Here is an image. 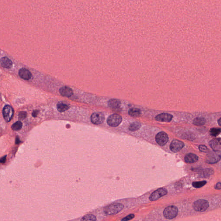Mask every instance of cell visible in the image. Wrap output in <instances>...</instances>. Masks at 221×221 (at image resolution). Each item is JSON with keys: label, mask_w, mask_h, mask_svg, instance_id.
<instances>
[{"label": "cell", "mask_w": 221, "mask_h": 221, "mask_svg": "<svg viewBox=\"0 0 221 221\" xmlns=\"http://www.w3.org/2000/svg\"><path fill=\"white\" fill-rule=\"evenodd\" d=\"M124 208L122 204L116 203L112 204L106 206L104 209V212L106 215H112L117 214L120 212Z\"/></svg>", "instance_id": "1"}, {"label": "cell", "mask_w": 221, "mask_h": 221, "mask_svg": "<svg viewBox=\"0 0 221 221\" xmlns=\"http://www.w3.org/2000/svg\"><path fill=\"white\" fill-rule=\"evenodd\" d=\"M221 159L220 151H213L209 152L206 157V162L209 164H213L219 162Z\"/></svg>", "instance_id": "2"}, {"label": "cell", "mask_w": 221, "mask_h": 221, "mask_svg": "<svg viewBox=\"0 0 221 221\" xmlns=\"http://www.w3.org/2000/svg\"><path fill=\"white\" fill-rule=\"evenodd\" d=\"M193 208L197 212L205 211L209 206V203L206 200H199L193 203Z\"/></svg>", "instance_id": "3"}, {"label": "cell", "mask_w": 221, "mask_h": 221, "mask_svg": "<svg viewBox=\"0 0 221 221\" xmlns=\"http://www.w3.org/2000/svg\"><path fill=\"white\" fill-rule=\"evenodd\" d=\"M178 211V210L176 206H170L166 207L164 210V216L166 219L172 220L177 217Z\"/></svg>", "instance_id": "4"}, {"label": "cell", "mask_w": 221, "mask_h": 221, "mask_svg": "<svg viewBox=\"0 0 221 221\" xmlns=\"http://www.w3.org/2000/svg\"><path fill=\"white\" fill-rule=\"evenodd\" d=\"M122 120L121 116L114 114L109 116L107 119V122L109 126L112 127H116L119 126L122 122Z\"/></svg>", "instance_id": "5"}, {"label": "cell", "mask_w": 221, "mask_h": 221, "mask_svg": "<svg viewBox=\"0 0 221 221\" xmlns=\"http://www.w3.org/2000/svg\"><path fill=\"white\" fill-rule=\"evenodd\" d=\"M168 191L165 188H160L153 192L150 197V200L152 201L156 200L160 198L167 195Z\"/></svg>", "instance_id": "6"}, {"label": "cell", "mask_w": 221, "mask_h": 221, "mask_svg": "<svg viewBox=\"0 0 221 221\" xmlns=\"http://www.w3.org/2000/svg\"><path fill=\"white\" fill-rule=\"evenodd\" d=\"M14 115V111L13 108L10 106H5L3 110V115L4 118L6 122L10 121L13 118Z\"/></svg>", "instance_id": "7"}, {"label": "cell", "mask_w": 221, "mask_h": 221, "mask_svg": "<svg viewBox=\"0 0 221 221\" xmlns=\"http://www.w3.org/2000/svg\"><path fill=\"white\" fill-rule=\"evenodd\" d=\"M104 115L101 112H95L91 116V120L93 124L98 125L102 124L105 120Z\"/></svg>", "instance_id": "8"}, {"label": "cell", "mask_w": 221, "mask_h": 221, "mask_svg": "<svg viewBox=\"0 0 221 221\" xmlns=\"http://www.w3.org/2000/svg\"><path fill=\"white\" fill-rule=\"evenodd\" d=\"M156 141L158 144L161 146L165 145L168 141V134L164 132H160L156 135Z\"/></svg>", "instance_id": "9"}, {"label": "cell", "mask_w": 221, "mask_h": 221, "mask_svg": "<svg viewBox=\"0 0 221 221\" xmlns=\"http://www.w3.org/2000/svg\"><path fill=\"white\" fill-rule=\"evenodd\" d=\"M184 146V143L180 140H175L170 144V148L174 153H177L181 150Z\"/></svg>", "instance_id": "10"}, {"label": "cell", "mask_w": 221, "mask_h": 221, "mask_svg": "<svg viewBox=\"0 0 221 221\" xmlns=\"http://www.w3.org/2000/svg\"><path fill=\"white\" fill-rule=\"evenodd\" d=\"M173 118V116L172 115L163 113L157 115L155 117V119L161 122H170Z\"/></svg>", "instance_id": "11"}, {"label": "cell", "mask_w": 221, "mask_h": 221, "mask_svg": "<svg viewBox=\"0 0 221 221\" xmlns=\"http://www.w3.org/2000/svg\"><path fill=\"white\" fill-rule=\"evenodd\" d=\"M209 146L213 151H221V138H214L209 142Z\"/></svg>", "instance_id": "12"}, {"label": "cell", "mask_w": 221, "mask_h": 221, "mask_svg": "<svg viewBox=\"0 0 221 221\" xmlns=\"http://www.w3.org/2000/svg\"><path fill=\"white\" fill-rule=\"evenodd\" d=\"M19 76L25 80H29L32 77L31 72L26 68H21L19 71Z\"/></svg>", "instance_id": "13"}, {"label": "cell", "mask_w": 221, "mask_h": 221, "mask_svg": "<svg viewBox=\"0 0 221 221\" xmlns=\"http://www.w3.org/2000/svg\"><path fill=\"white\" fill-rule=\"evenodd\" d=\"M198 160V157L194 153L187 154L184 157V161L187 163H194L197 162Z\"/></svg>", "instance_id": "14"}, {"label": "cell", "mask_w": 221, "mask_h": 221, "mask_svg": "<svg viewBox=\"0 0 221 221\" xmlns=\"http://www.w3.org/2000/svg\"><path fill=\"white\" fill-rule=\"evenodd\" d=\"M214 171L212 168H206L199 172L198 176L201 178H206L213 175Z\"/></svg>", "instance_id": "15"}, {"label": "cell", "mask_w": 221, "mask_h": 221, "mask_svg": "<svg viewBox=\"0 0 221 221\" xmlns=\"http://www.w3.org/2000/svg\"><path fill=\"white\" fill-rule=\"evenodd\" d=\"M59 92L62 96L64 97L69 98L73 94L72 89L68 87H62L60 88Z\"/></svg>", "instance_id": "16"}, {"label": "cell", "mask_w": 221, "mask_h": 221, "mask_svg": "<svg viewBox=\"0 0 221 221\" xmlns=\"http://www.w3.org/2000/svg\"><path fill=\"white\" fill-rule=\"evenodd\" d=\"M12 62L7 57H3L1 58V65L3 68H10L12 66Z\"/></svg>", "instance_id": "17"}, {"label": "cell", "mask_w": 221, "mask_h": 221, "mask_svg": "<svg viewBox=\"0 0 221 221\" xmlns=\"http://www.w3.org/2000/svg\"><path fill=\"white\" fill-rule=\"evenodd\" d=\"M108 104L112 109H119L121 106V102L118 99H112L109 101Z\"/></svg>", "instance_id": "18"}, {"label": "cell", "mask_w": 221, "mask_h": 221, "mask_svg": "<svg viewBox=\"0 0 221 221\" xmlns=\"http://www.w3.org/2000/svg\"><path fill=\"white\" fill-rule=\"evenodd\" d=\"M141 111L137 108H131L129 111V115L133 117H138L141 115Z\"/></svg>", "instance_id": "19"}, {"label": "cell", "mask_w": 221, "mask_h": 221, "mask_svg": "<svg viewBox=\"0 0 221 221\" xmlns=\"http://www.w3.org/2000/svg\"><path fill=\"white\" fill-rule=\"evenodd\" d=\"M206 123V120L203 117H196L193 121V124L198 126H202Z\"/></svg>", "instance_id": "20"}, {"label": "cell", "mask_w": 221, "mask_h": 221, "mask_svg": "<svg viewBox=\"0 0 221 221\" xmlns=\"http://www.w3.org/2000/svg\"><path fill=\"white\" fill-rule=\"evenodd\" d=\"M57 109L60 112H63L68 110L69 109V107L63 102H59L57 104Z\"/></svg>", "instance_id": "21"}, {"label": "cell", "mask_w": 221, "mask_h": 221, "mask_svg": "<svg viewBox=\"0 0 221 221\" xmlns=\"http://www.w3.org/2000/svg\"><path fill=\"white\" fill-rule=\"evenodd\" d=\"M141 126V124L139 122H134L129 126V130L131 131H135L138 130Z\"/></svg>", "instance_id": "22"}, {"label": "cell", "mask_w": 221, "mask_h": 221, "mask_svg": "<svg viewBox=\"0 0 221 221\" xmlns=\"http://www.w3.org/2000/svg\"><path fill=\"white\" fill-rule=\"evenodd\" d=\"M221 132L220 128H212L209 131L210 135L212 136L216 137L219 135Z\"/></svg>", "instance_id": "23"}, {"label": "cell", "mask_w": 221, "mask_h": 221, "mask_svg": "<svg viewBox=\"0 0 221 221\" xmlns=\"http://www.w3.org/2000/svg\"><path fill=\"white\" fill-rule=\"evenodd\" d=\"M23 124L21 121H18L14 123L11 126V128L13 131H18L21 130Z\"/></svg>", "instance_id": "24"}, {"label": "cell", "mask_w": 221, "mask_h": 221, "mask_svg": "<svg viewBox=\"0 0 221 221\" xmlns=\"http://www.w3.org/2000/svg\"><path fill=\"white\" fill-rule=\"evenodd\" d=\"M207 182L206 181H195L192 183V186L195 188H199L202 187L204 186Z\"/></svg>", "instance_id": "25"}, {"label": "cell", "mask_w": 221, "mask_h": 221, "mask_svg": "<svg viewBox=\"0 0 221 221\" xmlns=\"http://www.w3.org/2000/svg\"><path fill=\"white\" fill-rule=\"evenodd\" d=\"M81 220L96 221V217L94 215L88 214L83 217V218L81 219Z\"/></svg>", "instance_id": "26"}, {"label": "cell", "mask_w": 221, "mask_h": 221, "mask_svg": "<svg viewBox=\"0 0 221 221\" xmlns=\"http://www.w3.org/2000/svg\"><path fill=\"white\" fill-rule=\"evenodd\" d=\"M199 150L200 151L203 153H206L208 151V148L206 147V146L205 145H201L199 146Z\"/></svg>", "instance_id": "27"}, {"label": "cell", "mask_w": 221, "mask_h": 221, "mask_svg": "<svg viewBox=\"0 0 221 221\" xmlns=\"http://www.w3.org/2000/svg\"><path fill=\"white\" fill-rule=\"evenodd\" d=\"M135 216L134 214H130V215H128V216H127V217H124V219H122V220H121V221H129V220H131L132 219H133V218H134V217Z\"/></svg>", "instance_id": "28"}, {"label": "cell", "mask_w": 221, "mask_h": 221, "mask_svg": "<svg viewBox=\"0 0 221 221\" xmlns=\"http://www.w3.org/2000/svg\"><path fill=\"white\" fill-rule=\"evenodd\" d=\"M27 116L26 112H22L19 113V118L20 120H23L26 118Z\"/></svg>", "instance_id": "29"}, {"label": "cell", "mask_w": 221, "mask_h": 221, "mask_svg": "<svg viewBox=\"0 0 221 221\" xmlns=\"http://www.w3.org/2000/svg\"><path fill=\"white\" fill-rule=\"evenodd\" d=\"M215 189L217 190H221V183H217L215 186Z\"/></svg>", "instance_id": "30"}, {"label": "cell", "mask_w": 221, "mask_h": 221, "mask_svg": "<svg viewBox=\"0 0 221 221\" xmlns=\"http://www.w3.org/2000/svg\"><path fill=\"white\" fill-rule=\"evenodd\" d=\"M7 156H4L1 158V160H0V162L1 163H4L5 162L6 160Z\"/></svg>", "instance_id": "31"}, {"label": "cell", "mask_w": 221, "mask_h": 221, "mask_svg": "<svg viewBox=\"0 0 221 221\" xmlns=\"http://www.w3.org/2000/svg\"><path fill=\"white\" fill-rule=\"evenodd\" d=\"M38 114V111L36 110L34 111L32 113V115L34 117H36Z\"/></svg>", "instance_id": "32"}, {"label": "cell", "mask_w": 221, "mask_h": 221, "mask_svg": "<svg viewBox=\"0 0 221 221\" xmlns=\"http://www.w3.org/2000/svg\"><path fill=\"white\" fill-rule=\"evenodd\" d=\"M218 123L220 126H221V117L218 120Z\"/></svg>", "instance_id": "33"}, {"label": "cell", "mask_w": 221, "mask_h": 221, "mask_svg": "<svg viewBox=\"0 0 221 221\" xmlns=\"http://www.w3.org/2000/svg\"><path fill=\"white\" fill-rule=\"evenodd\" d=\"M20 140H19V139L17 138L16 139V144H19V143H20Z\"/></svg>", "instance_id": "34"}]
</instances>
